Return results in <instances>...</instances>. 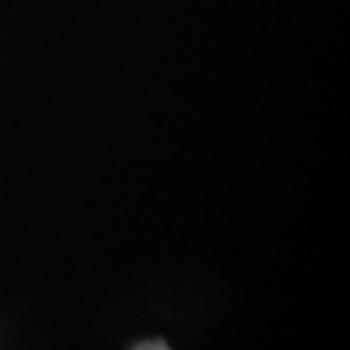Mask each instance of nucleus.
<instances>
[{
	"mask_svg": "<svg viewBox=\"0 0 350 350\" xmlns=\"http://www.w3.org/2000/svg\"><path fill=\"white\" fill-rule=\"evenodd\" d=\"M135 350H172L163 340H146L142 345H138Z\"/></svg>",
	"mask_w": 350,
	"mask_h": 350,
	"instance_id": "obj_1",
	"label": "nucleus"
}]
</instances>
